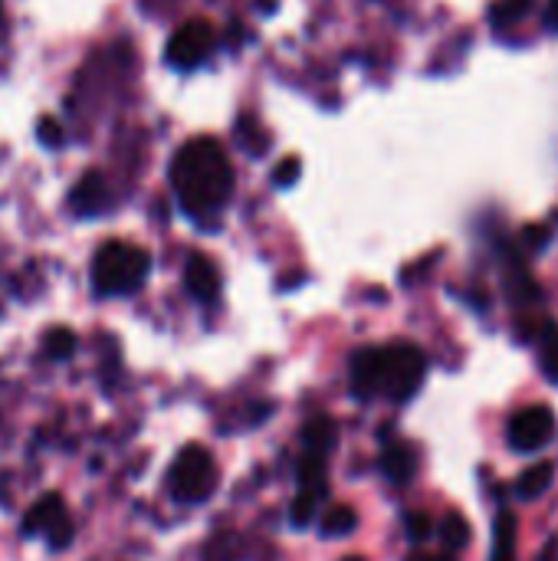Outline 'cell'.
<instances>
[{
    "label": "cell",
    "instance_id": "1",
    "mask_svg": "<svg viewBox=\"0 0 558 561\" xmlns=\"http://www.w3.org/2000/svg\"><path fill=\"white\" fill-rule=\"evenodd\" d=\"M171 187L187 217H217L234 194V168L224 145L207 135L184 141L171 161Z\"/></svg>",
    "mask_w": 558,
    "mask_h": 561
},
{
    "label": "cell",
    "instance_id": "2",
    "mask_svg": "<svg viewBox=\"0 0 558 561\" xmlns=\"http://www.w3.org/2000/svg\"><path fill=\"white\" fill-rule=\"evenodd\" d=\"M424 375H428V358L411 342H395L385 348H362L349 368L352 391L358 398L365 401L388 398L395 404L411 401L421 391Z\"/></svg>",
    "mask_w": 558,
    "mask_h": 561
},
{
    "label": "cell",
    "instance_id": "3",
    "mask_svg": "<svg viewBox=\"0 0 558 561\" xmlns=\"http://www.w3.org/2000/svg\"><path fill=\"white\" fill-rule=\"evenodd\" d=\"M148 273H151L148 250L122 240L99 247L92 260V286L99 296H132L145 286Z\"/></svg>",
    "mask_w": 558,
    "mask_h": 561
},
{
    "label": "cell",
    "instance_id": "4",
    "mask_svg": "<svg viewBox=\"0 0 558 561\" xmlns=\"http://www.w3.org/2000/svg\"><path fill=\"white\" fill-rule=\"evenodd\" d=\"M168 490L178 503L184 506H197V503H207L217 490V467H214V457L191 444L178 454V460L171 463V473H168Z\"/></svg>",
    "mask_w": 558,
    "mask_h": 561
},
{
    "label": "cell",
    "instance_id": "5",
    "mask_svg": "<svg viewBox=\"0 0 558 561\" xmlns=\"http://www.w3.org/2000/svg\"><path fill=\"white\" fill-rule=\"evenodd\" d=\"M210 49H214V26L207 20H187L171 33L164 46V59L174 69L187 72V69H197L210 56Z\"/></svg>",
    "mask_w": 558,
    "mask_h": 561
},
{
    "label": "cell",
    "instance_id": "6",
    "mask_svg": "<svg viewBox=\"0 0 558 561\" xmlns=\"http://www.w3.org/2000/svg\"><path fill=\"white\" fill-rule=\"evenodd\" d=\"M556 437V414L546 404H529L510 421V447L516 454H539Z\"/></svg>",
    "mask_w": 558,
    "mask_h": 561
},
{
    "label": "cell",
    "instance_id": "7",
    "mask_svg": "<svg viewBox=\"0 0 558 561\" xmlns=\"http://www.w3.org/2000/svg\"><path fill=\"white\" fill-rule=\"evenodd\" d=\"M23 529L33 533V536H46L49 546H56V549H66L72 542V523H69V513H66L59 496H43L26 513Z\"/></svg>",
    "mask_w": 558,
    "mask_h": 561
},
{
    "label": "cell",
    "instance_id": "8",
    "mask_svg": "<svg viewBox=\"0 0 558 561\" xmlns=\"http://www.w3.org/2000/svg\"><path fill=\"white\" fill-rule=\"evenodd\" d=\"M69 204L79 217H99L109 210L112 204V194H109V184L102 181L99 171H89L86 178H79V184L72 187L69 194Z\"/></svg>",
    "mask_w": 558,
    "mask_h": 561
},
{
    "label": "cell",
    "instance_id": "9",
    "mask_svg": "<svg viewBox=\"0 0 558 561\" xmlns=\"http://www.w3.org/2000/svg\"><path fill=\"white\" fill-rule=\"evenodd\" d=\"M184 283H187V293L194 299H201V302H210L220 293V276H217V270H214V263L207 256H191L187 260Z\"/></svg>",
    "mask_w": 558,
    "mask_h": 561
},
{
    "label": "cell",
    "instance_id": "10",
    "mask_svg": "<svg viewBox=\"0 0 558 561\" xmlns=\"http://www.w3.org/2000/svg\"><path fill=\"white\" fill-rule=\"evenodd\" d=\"M382 473L395 483V486H408L418 473V457L408 444H391L382 454Z\"/></svg>",
    "mask_w": 558,
    "mask_h": 561
},
{
    "label": "cell",
    "instance_id": "11",
    "mask_svg": "<svg viewBox=\"0 0 558 561\" xmlns=\"http://www.w3.org/2000/svg\"><path fill=\"white\" fill-rule=\"evenodd\" d=\"M553 480H556V467H553L549 460H539V463H533V467L516 480V496H520L523 503H536V500H543V496L549 493Z\"/></svg>",
    "mask_w": 558,
    "mask_h": 561
},
{
    "label": "cell",
    "instance_id": "12",
    "mask_svg": "<svg viewBox=\"0 0 558 561\" xmlns=\"http://www.w3.org/2000/svg\"><path fill=\"white\" fill-rule=\"evenodd\" d=\"M490 561H516V516L510 510H503L497 516V529H493V559Z\"/></svg>",
    "mask_w": 558,
    "mask_h": 561
},
{
    "label": "cell",
    "instance_id": "13",
    "mask_svg": "<svg viewBox=\"0 0 558 561\" xmlns=\"http://www.w3.org/2000/svg\"><path fill=\"white\" fill-rule=\"evenodd\" d=\"M506 286H510V296H513V302H536L539 299V286H536V279L526 273V266L520 263V256L513 260H506Z\"/></svg>",
    "mask_w": 558,
    "mask_h": 561
},
{
    "label": "cell",
    "instance_id": "14",
    "mask_svg": "<svg viewBox=\"0 0 558 561\" xmlns=\"http://www.w3.org/2000/svg\"><path fill=\"white\" fill-rule=\"evenodd\" d=\"M319 526H322V536L326 539H342V536H352L355 533L358 516H355L352 506H332V510H326V516H322Z\"/></svg>",
    "mask_w": 558,
    "mask_h": 561
},
{
    "label": "cell",
    "instance_id": "15",
    "mask_svg": "<svg viewBox=\"0 0 558 561\" xmlns=\"http://www.w3.org/2000/svg\"><path fill=\"white\" fill-rule=\"evenodd\" d=\"M539 365L549 375V381L558 385V329L556 322H543L539 329Z\"/></svg>",
    "mask_w": 558,
    "mask_h": 561
},
{
    "label": "cell",
    "instance_id": "16",
    "mask_svg": "<svg viewBox=\"0 0 558 561\" xmlns=\"http://www.w3.org/2000/svg\"><path fill=\"white\" fill-rule=\"evenodd\" d=\"M303 440L309 447V454H329L332 444H335V424L329 417H319V421H309L306 431H303Z\"/></svg>",
    "mask_w": 558,
    "mask_h": 561
},
{
    "label": "cell",
    "instance_id": "17",
    "mask_svg": "<svg viewBox=\"0 0 558 561\" xmlns=\"http://www.w3.org/2000/svg\"><path fill=\"white\" fill-rule=\"evenodd\" d=\"M441 539H444V546H447L451 552L467 549V542H470V523H467L460 513H447V516L441 519Z\"/></svg>",
    "mask_w": 558,
    "mask_h": 561
},
{
    "label": "cell",
    "instance_id": "18",
    "mask_svg": "<svg viewBox=\"0 0 558 561\" xmlns=\"http://www.w3.org/2000/svg\"><path fill=\"white\" fill-rule=\"evenodd\" d=\"M319 503H322V496L303 493V490H299V496H296V503H293V523H296V526H309V523L319 516Z\"/></svg>",
    "mask_w": 558,
    "mask_h": 561
},
{
    "label": "cell",
    "instance_id": "19",
    "mask_svg": "<svg viewBox=\"0 0 558 561\" xmlns=\"http://www.w3.org/2000/svg\"><path fill=\"white\" fill-rule=\"evenodd\" d=\"M43 348H46V355H49V358H69V355H72V348H76V339H72V332H69V329H56V332H49V335H46Z\"/></svg>",
    "mask_w": 558,
    "mask_h": 561
},
{
    "label": "cell",
    "instance_id": "20",
    "mask_svg": "<svg viewBox=\"0 0 558 561\" xmlns=\"http://www.w3.org/2000/svg\"><path fill=\"white\" fill-rule=\"evenodd\" d=\"M299 158H283L280 164H276V171H273V184L276 187H289V184H296V178H299Z\"/></svg>",
    "mask_w": 558,
    "mask_h": 561
},
{
    "label": "cell",
    "instance_id": "21",
    "mask_svg": "<svg viewBox=\"0 0 558 561\" xmlns=\"http://www.w3.org/2000/svg\"><path fill=\"white\" fill-rule=\"evenodd\" d=\"M408 539H414V542H424V539H431V519L424 516V513H414V516H408Z\"/></svg>",
    "mask_w": 558,
    "mask_h": 561
},
{
    "label": "cell",
    "instance_id": "22",
    "mask_svg": "<svg viewBox=\"0 0 558 561\" xmlns=\"http://www.w3.org/2000/svg\"><path fill=\"white\" fill-rule=\"evenodd\" d=\"M529 7H533V0H503L497 7V16L500 20H520V16H526Z\"/></svg>",
    "mask_w": 558,
    "mask_h": 561
},
{
    "label": "cell",
    "instance_id": "23",
    "mask_svg": "<svg viewBox=\"0 0 558 561\" xmlns=\"http://www.w3.org/2000/svg\"><path fill=\"white\" fill-rule=\"evenodd\" d=\"M39 141L43 145H62V128L53 118H43L39 122Z\"/></svg>",
    "mask_w": 558,
    "mask_h": 561
},
{
    "label": "cell",
    "instance_id": "24",
    "mask_svg": "<svg viewBox=\"0 0 558 561\" xmlns=\"http://www.w3.org/2000/svg\"><path fill=\"white\" fill-rule=\"evenodd\" d=\"M408 561H454L451 556H411Z\"/></svg>",
    "mask_w": 558,
    "mask_h": 561
},
{
    "label": "cell",
    "instance_id": "25",
    "mask_svg": "<svg viewBox=\"0 0 558 561\" xmlns=\"http://www.w3.org/2000/svg\"><path fill=\"white\" fill-rule=\"evenodd\" d=\"M549 20H553V26L558 30V0H549Z\"/></svg>",
    "mask_w": 558,
    "mask_h": 561
}]
</instances>
